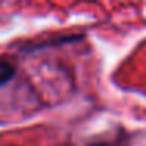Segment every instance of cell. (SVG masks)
Listing matches in <instances>:
<instances>
[{
    "label": "cell",
    "instance_id": "cell-1",
    "mask_svg": "<svg viewBox=\"0 0 146 146\" xmlns=\"http://www.w3.org/2000/svg\"><path fill=\"white\" fill-rule=\"evenodd\" d=\"M14 76V66L5 60H0V85L7 83Z\"/></svg>",
    "mask_w": 146,
    "mask_h": 146
},
{
    "label": "cell",
    "instance_id": "cell-2",
    "mask_svg": "<svg viewBox=\"0 0 146 146\" xmlns=\"http://www.w3.org/2000/svg\"><path fill=\"white\" fill-rule=\"evenodd\" d=\"M90 146H110L107 143H94V145H90Z\"/></svg>",
    "mask_w": 146,
    "mask_h": 146
}]
</instances>
